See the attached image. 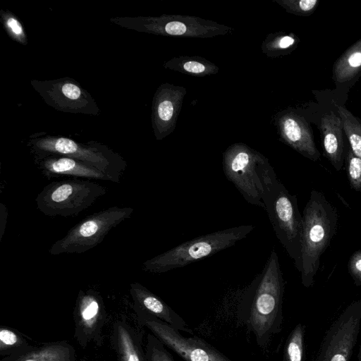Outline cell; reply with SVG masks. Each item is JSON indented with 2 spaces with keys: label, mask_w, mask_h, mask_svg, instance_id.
Segmentation results:
<instances>
[{
  "label": "cell",
  "mask_w": 361,
  "mask_h": 361,
  "mask_svg": "<svg viewBox=\"0 0 361 361\" xmlns=\"http://www.w3.org/2000/svg\"><path fill=\"white\" fill-rule=\"evenodd\" d=\"M284 290L279 257L273 247L263 270L244 291L238 309L239 321L262 348L266 349L272 336L282 329Z\"/></svg>",
  "instance_id": "obj_1"
},
{
  "label": "cell",
  "mask_w": 361,
  "mask_h": 361,
  "mask_svg": "<svg viewBox=\"0 0 361 361\" xmlns=\"http://www.w3.org/2000/svg\"><path fill=\"white\" fill-rule=\"evenodd\" d=\"M262 199L275 234L300 273L302 215L295 195L279 180L268 161L261 169Z\"/></svg>",
  "instance_id": "obj_2"
},
{
  "label": "cell",
  "mask_w": 361,
  "mask_h": 361,
  "mask_svg": "<svg viewBox=\"0 0 361 361\" xmlns=\"http://www.w3.org/2000/svg\"><path fill=\"white\" fill-rule=\"evenodd\" d=\"M338 220L336 208L322 192L312 190L302 215L300 274L305 288L314 284L321 257L336 232Z\"/></svg>",
  "instance_id": "obj_3"
},
{
  "label": "cell",
  "mask_w": 361,
  "mask_h": 361,
  "mask_svg": "<svg viewBox=\"0 0 361 361\" xmlns=\"http://www.w3.org/2000/svg\"><path fill=\"white\" fill-rule=\"evenodd\" d=\"M255 228L241 225L220 230L183 243L142 263V269L152 274H163L182 268L233 246Z\"/></svg>",
  "instance_id": "obj_4"
},
{
  "label": "cell",
  "mask_w": 361,
  "mask_h": 361,
  "mask_svg": "<svg viewBox=\"0 0 361 361\" xmlns=\"http://www.w3.org/2000/svg\"><path fill=\"white\" fill-rule=\"evenodd\" d=\"M108 188L90 180L69 178L54 180L37 194V209L49 217H75L90 207Z\"/></svg>",
  "instance_id": "obj_5"
},
{
  "label": "cell",
  "mask_w": 361,
  "mask_h": 361,
  "mask_svg": "<svg viewBox=\"0 0 361 361\" xmlns=\"http://www.w3.org/2000/svg\"><path fill=\"white\" fill-rule=\"evenodd\" d=\"M312 92L316 102L296 108L311 124L317 127L325 157L337 171H340L345 161L346 137L336 99L331 90H312Z\"/></svg>",
  "instance_id": "obj_6"
},
{
  "label": "cell",
  "mask_w": 361,
  "mask_h": 361,
  "mask_svg": "<svg viewBox=\"0 0 361 361\" xmlns=\"http://www.w3.org/2000/svg\"><path fill=\"white\" fill-rule=\"evenodd\" d=\"M133 211L130 207L112 206L85 216L52 244L49 254H81L95 247Z\"/></svg>",
  "instance_id": "obj_7"
},
{
  "label": "cell",
  "mask_w": 361,
  "mask_h": 361,
  "mask_svg": "<svg viewBox=\"0 0 361 361\" xmlns=\"http://www.w3.org/2000/svg\"><path fill=\"white\" fill-rule=\"evenodd\" d=\"M268 161L262 153L242 142L230 145L223 153L222 166L226 178L245 201L264 209L260 171Z\"/></svg>",
  "instance_id": "obj_8"
},
{
  "label": "cell",
  "mask_w": 361,
  "mask_h": 361,
  "mask_svg": "<svg viewBox=\"0 0 361 361\" xmlns=\"http://www.w3.org/2000/svg\"><path fill=\"white\" fill-rule=\"evenodd\" d=\"M35 160L49 155L71 157L94 166L120 183L127 167L126 161L109 149L97 145H82L65 137L47 138L32 145Z\"/></svg>",
  "instance_id": "obj_9"
},
{
  "label": "cell",
  "mask_w": 361,
  "mask_h": 361,
  "mask_svg": "<svg viewBox=\"0 0 361 361\" xmlns=\"http://www.w3.org/2000/svg\"><path fill=\"white\" fill-rule=\"evenodd\" d=\"M361 324V299L348 305L326 331L316 361H350Z\"/></svg>",
  "instance_id": "obj_10"
},
{
  "label": "cell",
  "mask_w": 361,
  "mask_h": 361,
  "mask_svg": "<svg viewBox=\"0 0 361 361\" xmlns=\"http://www.w3.org/2000/svg\"><path fill=\"white\" fill-rule=\"evenodd\" d=\"M145 23L146 30L164 36L211 38L234 31L233 27L217 22L190 16L162 15L148 18Z\"/></svg>",
  "instance_id": "obj_11"
},
{
  "label": "cell",
  "mask_w": 361,
  "mask_h": 361,
  "mask_svg": "<svg viewBox=\"0 0 361 361\" xmlns=\"http://www.w3.org/2000/svg\"><path fill=\"white\" fill-rule=\"evenodd\" d=\"M145 322L164 344L185 361H232L202 338L185 337L180 331L154 317H147Z\"/></svg>",
  "instance_id": "obj_12"
},
{
  "label": "cell",
  "mask_w": 361,
  "mask_h": 361,
  "mask_svg": "<svg viewBox=\"0 0 361 361\" xmlns=\"http://www.w3.org/2000/svg\"><path fill=\"white\" fill-rule=\"evenodd\" d=\"M275 124L283 142L308 159H319L321 153L314 142L311 123L298 109L291 107L279 112Z\"/></svg>",
  "instance_id": "obj_13"
},
{
  "label": "cell",
  "mask_w": 361,
  "mask_h": 361,
  "mask_svg": "<svg viewBox=\"0 0 361 361\" xmlns=\"http://www.w3.org/2000/svg\"><path fill=\"white\" fill-rule=\"evenodd\" d=\"M186 92L185 87L169 83L157 89L152 106L153 128L157 140L174 130Z\"/></svg>",
  "instance_id": "obj_14"
},
{
  "label": "cell",
  "mask_w": 361,
  "mask_h": 361,
  "mask_svg": "<svg viewBox=\"0 0 361 361\" xmlns=\"http://www.w3.org/2000/svg\"><path fill=\"white\" fill-rule=\"evenodd\" d=\"M35 162L41 174L47 180L67 177L112 182L109 176L94 166L71 157L49 155L36 159Z\"/></svg>",
  "instance_id": "obj_15"
},
{
  "label": "cell",
  "mask_w": 361,
  "mask_h": 361,
  "mask_svg": "<svg viewBox=\"0 0 361 361\" xmlns=\"http://www.w3.org/2000/svg\"><path fill=\"white\" fill-rule=\"evenodd\" d=\"M361 76V38L350 46L334 62L331 90L336 99L346 103L348 93Z\"/></svg>",
  "instance_id": "obj_16"
},
{
  "label": "cell",
  "mask_w": 361,
  "mask_h": 361,
  "mask_svg": "<svg viewBox=\"0 0 361 361\" xmlns=\"http://www.w3.org/2000/svg\"><path fill=\"white\" fill-rule=\"evenodd\" d=\"M130 286L133 298L147 312L178 331L193 335L184 319L161 299L140 283H132Z\"/></svg>",
  "instance_id": "obj_17"
},
{
  "label": "cell",
  "mask_w": 361,
  "mask_h": 361,
  "mask_svg": "<svg viewBox=\"0 0 361 361\" xmlns=\"http://www.w3.org/2000/svg\"><path fill=\"white\" fill-rule=\"evenodd\" d=\"M164 66L166 68L195 77L215 75L219 70L216 64L199 56H175L165 62Z\"/></svg>",
  "instance_id": "obj_18"
},
{
  "label": "cell",
  "mask_w": 361,
  "mask_h": 361,
  "mask_svg": "<svg viewBox=\"0 0 361 361\" xmlns=\"http://www.w3.org/2000/svg\"><path fill=\"white\" fill-rule=\"evenodd\" d=\"M300 41L299 37L293 32H275L267 35L261 49L267 56L277 58L293 52Z\"/></svg>",
  "instance_id": "obj_19"
},
{
  "label": "cell",
  "mask_w": 361,
  "mask_h": 361,
  "mask_svg": "<svg viewBox=\"0 0 361 361\" xmlns=\"http://www.w3.org/2000/svg\"><path fill=\"white\" fill-rule=\"evenodd\" d=\"M336 101L346 140L353 153L361 159V119L348 110L345 104Z\"/></svg>",
  "instance_id": "obj_20"
},
{
  "label": "cell",
  "mask_w": 361,
  "mask_h": 361,
  "mask_svg": "<svg viewBox=\"0 0 361 361\" xmlns=\"http://www.w3.org/2000/svg\"><path fill=\"white\" fill-rule=\"evenodd\" d=\"M305 326L298 323L289 334L283 348V361L305 360Z\"/></svg>",
  "instance_id": "obj_21"
},
{
  "label": "cell",
  "mask_w": 361,
  "mask_h": 361,
  "mask_svg": "<svg viewBox=\"0 0 361 361\" xmlns=\"http://www.w3.org/2000/svg\"><path fill=\"white\" fill-rule=\"evenodd\" d=\"M281 6L287 13L295 16L307 17L317 8L319 0H273Z\"/></svg>",
  "instance_id": "obj_22"
},
{
  "label": "cell",
  "mask_w": 361,
  "mask_h": 361,
  "mask_svg": "<svg viewBox=\"0 0 361 361\" xmlns=\"http://www.w3.org/2000/svg\"><path fill=\"white\" fill-rule=\"evenodd\" d=\"M345 162L350 186L361 193V159L353 153L348 142L345 149Z\"/></svg>",
  "instance_id": "obj_23"
},
{
  "label": "cell",
  "mask_w": 361,
  "mask_h": 361,
  "mask_svg": "<svg viewBox=\"0 0 361 361\" xmlns=\"http://www.w3.org/2000/svg\"><path fill=\"white\" fill-rule=\"evenodd\" d=\"M99 303L97 298L90 294L82 296L80 303V314L82 320L90 325L99 312Z\"/></svg>",
  "instance_id": "obj_24"
},
{
  "label": "cell",
  "mask_w": 361,
  "mask_h": 361,
  "mask_svg": "<svg viewBox=\"0 0 361 361\" xmlns=\"http://www.w3.org/2000/svg\"><path fill=\"white\" fill-rule=\"evenodd\" d=\"M148 361H175L158 338L150 336L148 347Z\"/></svg>",
  "instance_id": "obj_25"
},
{
  "label": "cell",
  "mask_w": 361,
  "mask_h": 361,
  "mask_svg": "<svg viewBox=\"0 0 361 361\" xmlns=\"http://www.w3.org/2000/svg\"><path fill=\"white\" fill-rule=\"evenodd\" d=\"M348 270L354 283L361 286V250L353 253L348 264Z\"/></svg>",
  "instance_id": "obj_26"
},
{
  "label": "cell",
  "mask_w": 361,
  "mask_h": 361,
  "mask_svg": "<svg viewBox=\"0 0 361 361\" xmlns=\"http://www.w3.org/2000/svg\"><path fill=\"white\" fill-rule=\"evenodd\" d=\"M63 95L70 99H77L81 95L80 89L75 84L67 82L61 87Z\"/></svg>",
  "instance_id": "obj_27"
},
{
  "label": "cell",
  "mask_w": 361,
  "mask_h": 361,
  "mask_svg": "<svg viewBox=\"0 0 361 361\" xmlns=\"http://www.w3.org/2000/svg\"><path fill=\"white\" fill-rule=\"evenodd\" d=\"M0 340L3 344L11 345L17 342L18 337L13 331L6 329H1L0 331Z\"/></svg>",
  "instance_id": "obj_28"
},
{
  "label": "cell",
  "mask_w": 361,
  "mask_h": 361,
  "mask_svg": "<svg viewBox=\"0 0 361 361\" xmlns=\"http://www.w3.org/2000/svg\"><path fill=\"white\" fill-rule=\"evenodd\" d=\"M6 25L16 37H22L23 35V27L17 19L13 17L8 18L6 20Z\"/></svg>",
  "instance_id": "obj_29"
},
{
  "label": "cell",
  "mask_w": 361,
  "mask_h": 361,
  "mask_svg": "<svg viewBox=\"0 0 361 361\" xmlns=\"http://www.w3.org/2000/svg\"><path fill=\"white\" fill-rule=\"evenodd\" d=\"M8 211L6 207L1 203V209H0V239L1 240L2 237L4 234L6 221H7Z\"/></svg>",
  "instance_id": "obj_30"
},
{
  "label": "cell",
  "mask_w": 361,
  "mask_h": 361,
  "mask_svg": "<svg viewBox=\"0 0 361 361\" xmlns=\"http://www.w3.org/2000/svg\"><path fill=\"white\" fill-rule=\"evenodd\" d=\"M358 361H361V345L359 349L358 355H357Z\"/></svg>",
  "instance_id": "obj_31"
},
{
  "label": "cell",
  "mask_w": 361,
  "mask_h": 361,
  "mask_svg": "<svg viewBox=\"0 0 361 361\" xmlns=\"http://www.w3.org/2000/svg\"><path fill=\"white\" fill-rule=\"evenodd\" d=\"M25 361H37V360H27Z\"/></svg>",
  "instance_id": "obj_32"
}]
</instances>
